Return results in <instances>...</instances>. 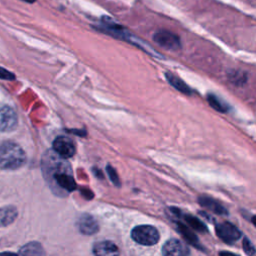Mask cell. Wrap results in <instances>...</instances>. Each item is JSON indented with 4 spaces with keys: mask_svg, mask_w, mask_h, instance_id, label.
Here are the masks:
<instances>
[{
    "mask_svg": "<svg viewBox=\"0 0 256 256\" xmlns=\"http://www.w3.org/2000/svg\"><path fill=\"white\" fill-rule=\"evenodd\" d=\"M0 256H19V255L12 252H0Z\"/></svg>",
    "mask_w": 256,
    "mask_h": 256,
    "instance_id": "obj_22",
    "label": "cell"
},
{
    "mask_svg": "<svg viewBox=\"0 0 256 256\" xmlns=\"http://www.w3.org/2000/svg\"><path fill=\"white\" fill-rule=\"evenodd\" d=\"M166 78L169 81V83L174 88L179 90L180 92L185 93V94H191V89L180 78H178L177 76H175V75H173L171 73H166Z\"/></svg>",
    "mask_w": 256,
    "mask_h": 256,
    "instance_id": "obj_16",
    "label": "cell"
},
{
    "mask_svg": "<svg viewBox=\"0 0 256 256\" xmlns=\"http://www.w3.org/2000/svg\"><path fill=\"white\" fill-rule=\"evenodd\" d=\"M18 211L15 206L7 205L0 207V227H6L12 224L17 218Z\"/></svg>",
    "mask_w": 256,
    "mask_h": 256,
    "instance_id": "obj_13",
    "label": "cell"
},
{
    "mask_svg": "<svg viewBox=\"0 0 256 256\" xmlns=\"http://www.w3.org/2000/svg\"><path fill=\"white\" fill-rule=\"evenodd\" d=\"M251 221H252L253 225L256 227V215H254V216L251 218Z\"/></svg>",
    "mask_w": 256,
    "mask_h": 256,
    "instance_id": "obj_23",
    "label": "cell"
},
{
    "mask_svg": "<svg viewBox=\"0 0 256 256\" xmlns=\"http://www.w3.org/2000/svg\"><path fill=\"white\" fill-rule=\"evenodd\" d=\"M170 211L173 213L174 216L182 217L183 220L185 221V223L187 224V226L192 228V230H195V231H198L201 233L207 232L206 225L203 222H201L200 219H198L197 217L189 215V214H183L178 208H175V207H170Z\"/></svg>",
    "mask_w": 256,
    "mask_h": 256,
    "instance_id": "obj_10",
    "label": "cell"
},
{
    "mask_svg": "<svg viewBox=\"0 0 256 256\" xmlns=\"http://www.w3.org/2000/svg\"><path fill=\"white\" fill-rule=\"evenodd\" d=\"M26 163L24 150L15 142L5 141L0 145V168L16 170Z\"/></svg>",
    "mask_w": 256,
    "mask_h": 256,
    "instance_id": "obj_2",
    "label": "cell"
},
{
    "mask_svg": "<svg viewBox=\"0 0 256 256\" xmlns=\"http://www.w3.org/2000/svg\"><path fill=\"white\" fill-rule=\"evenodd\" d=\"M93 254L94 256H119L120 251L115 243L104 240L94 244Z\"/></svg>",
    "mask_w": 256,
    "mask_h": 256,
    "instance_id": "obj_9",
    "label": "cell"
},
{
    "mask_svg": "<svg viewBox=\"0 0 256 256\" xmlns=\"http://www.w3.org/2000/svg\"><path fill=\"white\" fill-rule=\"evenodd\" d=\"M42 170L51 190L58 196H67L76 189L70 164L54 151H48L43 156Z\"/></svg>",
    "mask_w": 256,
    "mask_h": 256,
    "instance_id": "obj_1",
    "label": "cell"
},
{
    "mask_svg": "<svg viewBox=\"0 0 256 256\" xmlns=\"http://www.w3.org/2000/svg\"><path fill=\"white\" fill-rule=\"evenodd\" d=\"M132 239L141 245L151 246L159 241L160 235L158 230L151 225H139L131 231Z\"/></svg>",
    "mask_w": 256,
    "mask_h": 256,
    "instance_id": "obj_3",
    "label": "cell"
},
{
    "mask_svg": "<svg viewBox=\"0 0 256 256\" xmlns=\"http://www.w3.org/2000/svg\"><path fill=\"white\" fill-rule=\"evenodd\" d=\"M106 170H107V173H108V176H109L110 180L114 183V185L120 186V179L118 177V174H117L116 170L109 164L106 166Z\"/></svg>",
    "mask_w": 256,
    "mask_h": 256,
    "instance_id": "obj_19",
    "label": "cell"
},
{
    "mask_svg": "<svg viewBox=\"0 0 256 256\" xmlns=\"http://www.w3.org/2000/svg\"><path fill=\"white\" fill-rule=\"evenodd\" d=\"M154 41L160 46L169 49V50H177L180 48V39L179 37L166 30H160L154 34Z\"/></svg>",
    "mask_w": 256,
    "mask_h": 256,
    "instance_id": "obj_5",
    "label": "cell"
},
{
    "mask_svg": "<svg viewBox=\"0 0 256 256\" xmlns=\"http://www.w3.org/2000/svg\"><path fill=\"white\" fill-rule=\"evenodd\" d=\"M219 256H238L234 253H231V252H228V251H221L219 253Z\"/></svg>",
    "mask_w": 256,
    "mask_h": 256,
    "instance_id": "obj_21",
    "label": "cell"
},
{
    "mask_svg": "<svg viewBox=\"0 0 256 256\" xmlns=\"http://www.w3.org/2000/svg\"><path fill=\"white\" fill-rule=\"evenodd\" d=\"M215 231L217 236L227 244L235 243L241 236L240 230L229 222H222L217 224Z\"/></svg>",
    "mask_w": 256,
    "mask_h": 256,
    "instance_id": "obj_4",
    "label": "cell"
},
{
    "mask_svg": "<svg viewBox=\"0 0 256 256\" xmlns=\"http://www.w3.org/2000/svg\"><path fill=\"white\" fill-rule=\"evenodd\" d=\"M18 255L19 256H45V251L39 242L32 241L22 246L19 250Z\"/></svg>",
    "mask_w": 256,
    "mask_h": 256,
    "instance_id": "obj_14",
    "label": "cell"
},
{
    "mask_svg": "<svg viewBox=\"0 0 256 256\" xmlns=\"http://www.w3.org/2000/svg\"><path fill=\"white\" fill-rule=\"evenodd\" d=\"M18 118L17 114L9 106L0 108V131L9 132L17 127Z\"/></svg>",
    "mask_w": 256,
    "mask_h": 256,
    "instance_id": "obj_6",
    "label": "cell"
},
{
    "mask_svg": "<svg viewBox=\"0 0 256 256\" xmlns=\"http://www.w3.org/2000/svg\"><path fill=\"white\" fill-rule=\"evenodd\" d=\"M198 203L204 207V208H207L208 210L212 211L213 213L215 214H218V215H226L228 212L226 210V208L224 206H222L218 201L214 200L213 198L211 197H208V196H200L198 198Z\"/></svg>",
    "mask_w": 256,
    "mask_h": 256,
    "instance_id": "obj_12",
    "label": "cell"
},
{
    "mask_svg": "<svg viewBox=\"0 0 256 256\" xmlns=\"http://www.w3.org/2000/svg\"><path fill=\"white\" fill-rule=\"evenodd\" d=\"M53 151L60 157L67 159L75 154V145L70 138L60 136L53 142Z\"/></svg>",
    "mask_w": 256,
    "mask_h": 256,
    "instance_id": "obj_7",
    "label": "cell"
},
{
    "mask_svg": "<svg viewBox=\"0 0 256 256\" xmlns=\"http://www.w3.org/2000/svg\"><path fill=\"white\" fill-rule=\"evenodd\" d=\"M242 246H243L244 252H245L248 256H253V255L255 254L256 249H255V247L253 246V244L251 243V241H250L247 237H244V238H243Z\"/></svg>",
    "mask_w": 256,
    "mask_h": 256,
    "instance_id": "obj_18",
    "label": "cell"
},
{
    "mask_svg": "<svg viewBox=\"0 0 256 256\" xmlns=\"http://www.w3.org/2000/svg\"><path fill=\"white\" fill-rule=\"evenodd\" d=\"M207 100H208L209 104H210V105H211L215 110L220 111V112H225V111L227 110V108H226L225 104H224V103H222V102H221V100H220V99H218L215 95H213V94H209V95L207 96Z\"/></svg>",
    "mask_w": 256,
    "mask_h": 256,
    "instance_id": "obj_17",
    "label": "cell"
},
{
    "mask_svg": "<svg viewBox=\"0 0 256 256\" xmlns=\"http://www.w3.org/2000/svg\"><path fill=\"white\" fill-rule=\"evenodd\" d=\"M24 1H26V2H34L35 0H24Z\"/></svg>",
    "mask_w": 256,
    "mask_h": 256,
    "instance_id": "obj_24",
    "label": "cell"
},
{
    "mask_svg": "<svg viewBox=\"0 0 256 256\" xmlns=\"http://www.w3.org/2000/svg\"><path fill=\"white\" fill-rule=\"evenodd\" d=\"M188 246L180 240L170 239L162 247L163 256H189Z\"/></svg>",
    "mask_w": 256,
    "mask_h": 256,
    "instance_id": "obj_8",
    "label": "cell"
},
{
    "mask_svg": "<svg viewBox=\"0 0 256 256\" xmlns=\"http://www.w3.org/2000/svg\"><path fill=\"white\" fill-rule=\"evenodd\" d=\"M78 228L82 234L93 235L99 230L97 220L90 214H83L78 221Z\"/></svg>",
    "mask_w": 256,
    "mask_h": 256,
    "instance_id": "obj_11",
    "label": "cell"
},
{
    "mask_svg": "<svg viewBox=\"0 0 256 256\" xmlns=\"http://www.w3.org/2000/svg\"><path fill=\"white\" fill-rule=\"evenodd\" d=\"M0 79H4V80H14L15 76L13 73H11L10 71L0 67Z\"/></svg>",
    "mask_w": 256,
    "mask_h": 256,
    "instance_id": "obj_20",
    "label": "cell"
},
{
    "mask_svg": "<svg viewBox=\"0 0 256 256\" xmlns=\"http://www.w3.org/2000/svg\"><path fill=\"white\" fill-rule=\"evenodd\" d=\"M176 225H177V229L179 231V233L184 237V239L189 242L190 244H192L193 246L197 247L199 249L200 244L198 242V237L195 235V233L190 229V227H188L186 224L180 222V221H176Z\"/></svg>",
    "mask_w": 256,
    "mask_h": 256,
    "instance_id": "obj_15",
    "label": "cell"
}]
</instances>
